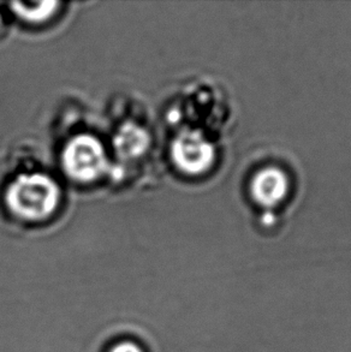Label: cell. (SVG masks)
I'll list each match as a JSON object with an SVG mask.
<instances>
[{
	"label": "cell",
	"mask_w": 351,
	"mask_h": 352,
	"mask_svg": "<svg viewBox=\"0 0 351 352\" xmlns=\"http://www.w3.org/2000/svg\"><path fill=\"white\" fill-rule=\"evenodd\" d=\"M61 189L52 177L43 172L21 173L10 182L5 202L19 219L41 221L57 210Z\"/></svg>",
	"instance_id": "obj_1"
},
{
	"label": "cell",
	"mask_w": 351,
	"mask_h": 352,
	"mask_svg": "<svg viewBox=\"0 0 351 352\" xmlns=\"http://www.w3.org/2000/svg\"><path fill=\"white\" fill-rule=\"evenodd\" d=\"M61 162L65 175L77 183H90L111 170L104 143L93 133H78L63 147Z\"/></svg>",
	"instance_id": "obj_2"
},
{
	"label": "cell",
	"mask_w": 351,
	"mask_h": 352,
	"mask_svg": "<svg viewBox=\"0 0 351 352\" xmlns=\"http://www.w3.org/2000/svg\"><path fill=\"white\" fill-rule=\"evenodd\" d=\"M170 153L176 168L190 176L209 171L215 160V147L200 129H182L172 141Z\"/></svg>",
	"instance_id": "obj_3"
},
{
	"label": "cell",
	"mask_w": 351,
	"mask_h": 352,
	"mask_svg": "<svg viewBox=\"0 0 351 352\" xmlns=\"http://www.w3.org/2000/svg\"><path fill=\"white\" fill-rule=\"evenodd\" d=\"M289 191V179L278 167H266L252 182V196L259 205L270 208L279 205Z\"/></svg>",
	"instance_id": "obj_4"
},
{
	"label": "cell",
	"mask_w": 351,
	"mask_h": 352,
	"mask_svg": "<svg viewBox=\"0 0 351 352\" xmlns=\"http://www.w3.org/2000/svg\"><path fill=\"white\" fill-rule=\"evenodd\" d=\"M151 146V135L142 125L127 123L114 136V153L120 162H134L142 157Z\"/></svg>",
	"instance_id": "obj_5"
},
{
	"label": "cell",
	"mask_w": 351,
	"mask_h": 352,
	"mask_svg": "<svg viewBox=\"0 0 351 352\" xmlns=\"http://www.w3.org/2000/svg\"><path fill=\"white\" fill-rule=\"evenodd\" d=\"M56 1H43V3H12L11 6L14 14L21 19H25L32 23H39L50 19L56 12L58 8Z\"/></svg>",
	"instance_id": "obj_6"
}]
</instances>
